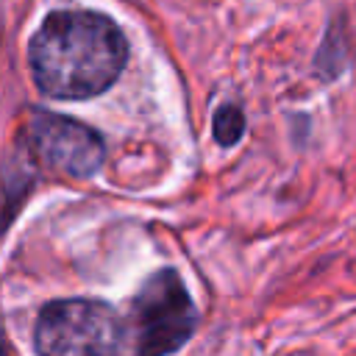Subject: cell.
Listing matches in <instances>:
<instances>
[{
    "mask_svg": "<svg viewBox=\"0 0 356 356\" xmlns=\"http://www.w3.org/2000/svg\"><path fill=\"white\" fill-rule=\"evenodd\" d=\"M128 337L120 314L103 300H53L42 309L33 342L39 356H120Z\"/></svg>",
    "mask_w": 356,
    "mask_h": 356,
    "instance_id": "3",
    "label": "cell"
},
{
    "mask_svg": "<svg viewBox=\"0 0 356 356\" xmlns=\"http://www.w3.org/2000/svg\"><path fill=\"white\" fill-rule=\"evenodd\" d=\"M28 150L50 170L67 172L72 178H89L103 164V139L83 122L53 114L33 111L25 125Z\"/></svg>",
    "mask_w": 356,
    "mask_h": 356,
    "instance_id": "4",
    "label": "cell"
},
{
    "mask_svg": "<svg viewBox=\"0 0 356 356\" xmlns=\"http://www.w3.org/2000/svg\"><path fill=\"white\" fill-rule=\"evenodd\" d=\"M197 309L175 270L153 273L131 300L128 339L136 356H170L195 331Z\"/></svg>",
    "mask_w": 356,
    "mask_h": 356,
    "instance_id": "2",
    "label": "cell"
},
{
    "mask_svg": "<svg viewBox=\"0 0 356 356\" xmlns=\"http://www.w3.org/2000/svg\"><path fill=\"white\" fill-rule=\"evenodd\" d=\"M125 58V36L97 11H53L28 44L36 86L61 100L106 92L122 72Z\"/></svg>",
    "mask_w": 356,
    "mask_h": 356,
    "instance_id": "1",
    "label": "cell"
},
{
    "mask_svg": "<svg viewBox=\"0 0 356 356\" xmlns=\"http://www.w3.org/2000/svg\"><path fill=\"white\" fill-rule=\"evenodd\" d=\"M245 134V117L236 106H220L214 114V139L220 145H236L239 136Z\"/></svg>",
    "mask_w": 356,
    "mask_h": 356,
    "instance_id": "5",
    "label": "cell"
}]
</instances>
